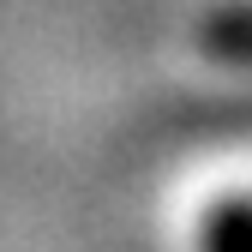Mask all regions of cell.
Wrapping results in <instances>:
<instances>
[{"label":"cell","instance_id":"1","mask_svg":"<svg viewBox=\"0 0 252 252\" xmlns=\"http://www.w3.org/2000/svg\"><path fill=\"white\" fill-rule=\"evenodd\" d=\"M204 252H252V210L246 204H222L204 228Z\"/></svg>","mask_w":252,"mask_h":252},{"label":"cell","instance_id":"2","mask_svg":"<svg viewBox=\"0 0 252 252\" xmlns=\"http://www.w3.org/2000/svg\"><path fill=\"white\" fill-rule=\"evenodd\" d=\"M210 48H222L234 60H252V12H222V18H210Z\"/></svg>","mask_w":252,"mask_h":252}]
</instances>
